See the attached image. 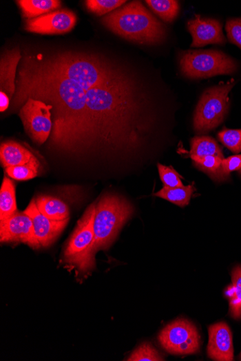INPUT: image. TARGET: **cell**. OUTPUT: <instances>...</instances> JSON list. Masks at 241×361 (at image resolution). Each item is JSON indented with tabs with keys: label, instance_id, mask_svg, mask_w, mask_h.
Here are the masks:
<instances>
[{
	"label": "cell",
	"instance_id": "cell-1",
	"mask_svg": "<svg viewBox=\"0 0 241 361\" xmlns=\"http://www.w3.org/2000/svg\"><path fill=\"white\" fill-rule=\"evenodd\" d=\"M10 105L52 107L50 148L73 158L136 153L151 122V96L136 72L102 54L53 50L22 54Z\"/></svg>",
	"mask_w": 241,
	"mask_h": 361
},
{
	"label": "cell",
	"instance_id": "cell-2",
	"mask_svg": "<svg viewBox=\"0 0 241 361\" xmlns=\"http://www.w3.org/2000/svg\"><path fill=\"white\" fill-rule=\"evenodd\" d=\"M101 21L114 34L134 43L151 45L167 38V28L140 1L116 9Z\"/></svg>",
	"mask_w": 241,
	"mask_h": 361
},
{
	"label": "cell",
	"instance_id": "cell-3",
	"mask_svg": "<svg viewBox=\"0 0 241 361\" xmlns=\"http://www.w3.org/2000/svg\"><path fill=\"white\" fill-rule=\"evenodd\" d=\"M134 212L132 204L119 195L107 193L99 199L94 226L95 237L92 250L94 258L98 251L110 248Z\"/></svg>",
	"mask_w": 241,
	"mask_h": 361
},
{
	"label": "cell",
	"instance_id": "cell-4",
	"mask_svg": "<svg viewBox=\"0 0 241 361\" xmlns=\"http://www.w3.org/2000/svg\"><path fill=\"white\" fill-rule=\"evenodd\" d=\"M179 65L185 76L193 80L231 74L238 69V64L234 59L218 50L180 52Z\"/></svg>",
	"mask_w": 241,
	"mask_h": 361
},
{
	"label": "cell",
	"instance_id": "cell-5",
	"mask_svg": "<svg viewBox=\"0 0 241 361\" xmlns=\"http://www.w3.org/2000/svg\"><path fill=\"white\" fill-rule=\"evenodd\" d=\"M234 82L210 87L203 93L196 109L193 129L199 134H205L220 126L229 113V95Z\"/></svg>",
	"mask_w": 241,
	"mask_h": 361
},
{
	"label": "cell",
	"instance_id": "cell-6",
	"mask_svg": "<svg viewBox=\"0 0 241 361\" xmlns=\"http://www.w3.org/2000/svg\"><path fill=\"white\" fill-rule=\"evenodd\" d=\"M96 212V204L87 208L64 250L65 262L76 266L81 272H87L95 267L92 250L95 237L94 226Z\"/></svg>",
	"mask_w": 241,
	"mask_h": 361
},
{
	"label": "cell",
	"instance_id": "cell-7",
	"mask_svg": "<svg viewBox=\"0 0 241 361\" xmlns=\"http://www.w3.org/2000/svg\"><path fill=\"white\" fill-rule=\"evenodd\" d=\"M164 350L175 355L198 353L200 351L201 336L191 322L178 319L165 326L158 336Z\"/></svg>",
	"mask_w": 241,
	"mask_h": 361
},
{
	"label": "cell",
	"instance_id": "cell-8",
	"mask_svg": "<svg viewBox=\"0 0 241 361\" xmlns=\"http://www.w3.org/2000/svg\"><path fill=\"white\" fill-rule=\"evenodd\" d=\"M52 107L43 101L28 98L19 111L28 136L37 145L46 143L52 131Z\"/></svg>",
	"mask_w": 241,
	"mask_h": 361
},
{
	"label": "cell",
	"instance_id": "cell-9",
	"mask_svg": "<svg viewBox=\"0 0 241 361\" xmlns=\"http://www.w3.org/2000/svg\"><path fill=\"white\" fill-rule=\"evenodd\" d=\"M77 16L67 9L58 10L25 21L26 32L39 34H64L69 33L77 23Z\"/></svg>",
	"mask_w": 241,
	"mask_h": 361
},
{
	"label": "cell",
	"instance_id": "cell-10",
	"mask_svg": "<svg viewBox=\"0 0 241 361\" xmlns=\"http://www.w3.org/2000/svg\"><path fill=\"white\" fill-rule=\"evenodd\" d=\"M0 241L2 243H24L34 250L40 248L35 237L33 221L24 212H18L0 221Z\"/></svg>",
	"mask_w": 241,
	"mask_h": 361
},
{
	"label": "cell",
	"instance_id": "cell-11",
	"mask_svg": "<svg viewBox=\"0 0 241 361\" xmlns=\"http://www.w3.org/2000/svg\"><path fill=\"white\" fill-rule=\"evenodd\" d=\"M19 47L6 50L0 60V111L5 112L17 90V69L22 59Z\"/></svg>",
	"mask_w": 241,
	"mask_h": 361
},
{
	"label": "cell",
	"instance_id": "cell-12",
	"mask_svg": "<svg viewBox=\"0 0 241 361\" xmlns=\"http://www.w3.org/2000/svg\"><path fill=\"white\" fill-rule=\"evenodd\" d=\"M24 212L33 221L35 237L39 248H48L52 245L66 228L69 221V219L54 221L43 216L39 212L35 199L29 204Z\"/></svg>",
	"mask_w": 241,
	"mask_h": 361
},
{
	"label": "cell",
	"instance_id": "cell-13",
	"mask_svg": "<svg viewBox=\"0 0 241 361\" xmlns=\"http://www.w3.org/2000/svg\"><path fill=\"white\" fill-rule=\"evenodd\" d=\"M187 27L193 42L191 48H200L208 44L223 45L227 41L222 33L221 23L216 19H203L200 14L188 21Z\"/></svg>",
	"mask_w": 241,
	"mask_h": 361
},
{
	"label": "cell",
	"instance_id": "cell-14",
	"mask_svg": "<svg viewBox=\"0 0 241 361\" xmlns=\"http://www.w3.org/2000/svg\"><path fill=\"white\" fill-rule=\"evenodd\" d=\"M208 330V357L218 361L233 360V336L229 326L222 322L210 325Z\"/></svg>",
	"mask_w": 241,
	"mask_h": 361
},
{
	"label": "cell",
	"instance_id": "cell-15",
	"mask_svg": "<svg viewBox=\"0 0 241 361\" xmlns=\"http://www.w3.org/2000/svg\"><path fill=\"white\" fill-rule=\"evenodd\" d=\"M38 160L30 150L17 142H3L0 146V161L5 169Z\"/></svg>",
	"mask_w": 241,
	"mask_h": 361
},
{
	"label": "cell",
	"instance_id": "cell-16",
	"mask_svg": "<svg viewBox=\"0 0 241 361\" xmlns=\"http://www.w3.org/2000/svg\"><path fill=\"white\" fill-rule=\"evenodd\" d=\"M35 201L39 212L50 219L63 221L69 219V206L62 199L42 195H39Z\"/></svg>",
	"mask_w": 241,
	"mask_h": 361
},
{
	"label": "cell",
	"instance_id": "cell-17",
	"mask_svg": "<svg viewBox=\"0 0 241 361\" xmlns=\"http://www.w3.org/2000/svg\"><path fill=\"white\" fill-rule=\"evenodd\" d=\"M19 5L23 18L33 19L61 8L59 0H19Z\"/></svg>",
	"mask_w": 241,
	"mask_h": 361
},
{
	"label": "cell",
	"instance_id": "cell-18",
	"mask_svg": "<svg viewBox=\"0 0 241 361\" xmlns=\"http://www.w3.org/2000/svg\"><path fill=\"white\" fill-rule=\"evenodd\" d=\"M232 283L224 294L229 300V314L235 320L241 319V265H237L231 272Z\"/></svg>",
	"mask_w": 241,
	"mask_h": 361
},
{
	"label": "cell",
	"instance_id": "cell-19",
	"mask_svg": "<svg viewBox=\"0 0 241 361\" xmlns=\"http://www.w3.org/2000/svg\"><path fill=\"white\" fill-rule=\"evenodd\" d=\"M18 212L16 186L8 177H4L0 190V221H3Z\"/></svg>",
	"mask_w": 241,
	"mask_h": 361
},
{
	"label": "cell",
	"instance_id": "cell-20",
	"mask_svg": "<svg viewBox=\"0 0 241 361\" xmlns=\"http://www.w3.org/2000/svg\"><path fill=\"white\" fill-rule=\"evenodd\" d=\"M190 156L204 157L218 156L224 159L222 148L217 141L207 136L195 137L191 140Z\"/></svg>",
	"mask_w": 241,
	"mask_h": 361
},
{
	"label": "cell",
	"instance_id": "cell-21",
	"mask_svg": "<svg viewBox=\"0 0 241 361\" xmlns=\"http://www.w3.org/2000/svg\"><path fill=\"white\" fill-rule=\"evenodd\" d=\"M193 186L178 188H163L154 194L155 197L167 200L178 206L184 208L189 205L194 191Z\"/></svg>",
	"mask_w": 241,
	"mask_h": 361
},
{
	"label": "cell",
	"instance_id": "cell-22",
	"mask_svg": "<svg viewBox=\"0 0 241 361\" xmlns=\"http://www.w3.org/2000/svg\"><path fill=\"white\" fill-rule=\"evenodd\" d=\"M195 168L206 173L216 182H223L224 179L221 173L222 158L218 156L204 157L191 156Z\"/></svg>",
	"mask_w": 241,
	"mask_h": 361
},
{
	"label": "cell",
	"instance_id": "cell-23",
	"mask_svg": "<svg viewBox=\"0 0 241 361\" xmlns=\"http://www.w3.org/2000/svg\"><path fill=\"white\" fill-rule=\"evenodd\" d=\"M145 3L165 22L171 23L178 17L180 6L175 0H147Z\"/></svg>",
	"mask_w": 241,
	"mask_h": 361
},
{
	"label": "cell",
	"instance_id": "cell-24",
	"mask_svg": "<svg viewBox=\"0 0 241 361\" xmlns=\"http://www.w3.org/2000/svg\"><path fill=\"white\" fill-rule=\"evenodd\" d=\"M41 167L40 162L35 161L19 166L9 167L5 169L6 174L16 180H28L39 175Z\"/></svg>",
	"mask_w": 241,
	"mask_h": 361
},
{
	"label": "cell",
	"instance_id": "cell-25",
	"mask_svg": "<svg viewBox=\"0 0 241 361\" xmlns=\"http://www.w3.org/2000/svg\"><path fill=\"white\" fill-rule=\"evenodd\" d=\"M126 3L125 0H87L85 6L88 11L101 17L109 14Z\"/></svg>",
	"mask_w": 241,
	"mask_h": 361
},
{
	"label": "cell",
	"instance_id": "cell-26",
	"mask_svg": "<svg viewBox=\"0 0 241 361\" xmlns=\"http://www.w3.org/2000/svg\"><path fill=\"white\" fill-rule=\"evenodd\" d=\"M128 361H163L164 358L151 344L143 343L127 358Z\"/></svg>",
	"mask_w": 241,
	"mask_h": 361
},
{
	"label": "cell",
	"instance_id": "cell-27",
	"mask_svg": "<svg viewBox=\"0 0 241 361\" xmlns=\"http://www.w3.org/2000/svg\"><path fill=\"white\" fill-rule=\"evenodd\" d=\"M218 138L232 153L241 152V129H224L218 133Z\"/></svg>",
	"mask_w": 241,
	"mask_h": 361
},
{
	"label": "cell",
	"instance_id": "cell-28",
	"mask_svg": "<svg viewBox=\"0 0 241 361\" xmlns=\"http://www.w3.org/2000/svg\"><path fill=\"white\" fill-rule=\"evenodd\" d=\"M160 178L164 186L169 188H178L185 186L180 179V175L172 168L164 166L161 164H158Z\"/></svg>",
	"mask_w": 241,
	"mask_h": 361
},
{
	"label": "cell",
	"instance_id": "cell-29",
	"mask_svg": "<svg viewBox=\"0 0 241 361\" xmlns=\"http://www.w3.org/2000/svg\"><path fill=\"white\" fill-rule=\"evenodd\" d=\"M225 30L230 42L241 50V19L229 20Z\"/></svg>",
	"mask_w": 241,
	"mask_h": 361
},
{
	"label": "cell",
	"instance_id": "cell-30",
	"mask_svg": "<svg viewBox=\"0 0 241 361\" xmlns=\"http://www.w3.org/2000/svg\"><path fill=\"white\" fill-rule=\"evenodd\" d=\"M241 169V155H234L222 160L221 173L225 180L229 179L230 174Z\"/></svg>",
	"mask_w": 241,
	"mask_h": 361
},
{
	"label": "cell",
	"instance_id": "cell-31",
	"mask_svg": "<svg viewBox=\"0 0 241 361\" xmlns=\"http://www.w3.org/2000/svg\"><path fill=\"white\" fill-rule=\"evenodd\" d=\"M239 173L240 175H241V169L239 171Z\"/></svg>",
	"mask_w": 241,
	"mask_h": 361
},
{
	"label": "cell",
	"instance_id": "cell-32",
	"mask_svg": "<svg viewBox=\"0 0 241 361\" xmlns=\"http://www.w3.org/2000/svg\"><path fill=\"white\" fill-rule=\"evenodd\" d=\"M240 360H241V353H240Z\"/></svg>",
	"mask_w": 241,
	"mask_h": 361
}]
</instances>
